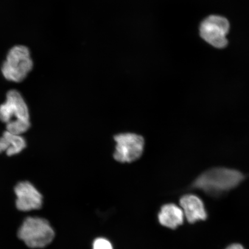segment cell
<instances>
[{"label": "cell", "instance_id": "6da1fadb", "mask_svg": "<svg viewBox=\"0 0 249 249\" xmlns=\"http://www.w3.org/2000/svg\"><path fill=\"white\" fill-rule=\"evenodd\" d=\"M244 179V176L239 171L213 168L198 176L192 186L211 197H218L235 188Z\"/></svg>", "mask_w": 249, "mask_h": 249}, {"label": "cell", "instance_id": "7a4b0ae2", "mask_svg": "<svg viewBox=\"0 0 249 249\" xmlns=\"http://www.w3.org/2000/svg\"><path fill=\"white\" fill-rule=\"evenodd\" d=\"M18 235L28 247L43 248L53 241L55 232L46 219L29 217L18 229Z\"/></svg>", "mask_w": 249, "mask_h": 249}, {"label": "cell", "instance_id": "3957f363", "mask_svg": "<svg viewBox=\"0 0 249 249\" xmlns=\"http://www.w3.org/2000/svg\"><path fill=\"white\" fill-rule=\"evenodd\" d=\"M33 67L29 49L24 46H16L8 52L1 71L6 79L18 83L22 82Z\"/></svg>", "mask_w": 249, "mask_h": 249}, {"label": "cell", "instance_id": "277c9868", "mask_svg": "<svg viewBox=\"0 0 249 249\" xmlns=\"http://www.w3.org/2000/svg\"><path fill=\"white\" fill-rule=\"evenodd\" d=\"M113 158L121 163H130L137 161L144 152L145 140L142 135L134 133H122L114 135Z\"/></svg>", "mask_w": 249, "mask_h": 249}, {"label": "cell", "instance_id": "5b68a950", "mask_svg": "<svg viewBox=\"0 0 249 249\" xmlns=\"http://www.w3.org/2000/svg\"><path fill=\"white\" fill-rule=\"evenodd\" d=\"M230 23L225 17L211 15L202 21L200 26L201 38L212 46L217 49L226 48L230 30Z\"/></svg>", "mask_w": 249, "mask_h": 249}, {"label": "cell", "instance_id": "8992f818", "mask_svg": "<svg viewBox=\"0 0 249 249\" xmlns=\"http://www.w3.org/2000/svg\"><path fill=\"white\" fill-rule=\"evenodd\" d=\"M13 120H30L29 108L22 96L16 90L9 91L4 104L0 106V120L7 124Z\"/></svg>", "mask_w": 249, "mask_h": 249}, {"label": "cell", "instance_id": "52a82bcc", "mask_svg": "<svg viewBox=\"0 0 249 249\" xmlns=\"http://www.w3.org/2000/svg\"><path fill=\"white\" fill-rule=\"evenodd\" d=\"M15 192L17 197L16 205L18 210L26 212L41 208L42 195L30 182L18 183L15 186Z\"/></svg>", "mask_w": 249, "mask_h": 249}, {"label": "cell", "instance_id": "ba28073f", "mask_svg": "<svg viewBox=\"0 0 249 249\" xmlns=\"http://www.w3.org/2000/svg\"><path fill=\"white\" fill-rule=\"evenodd\" d=\"M180 205L188 222L195 223L200 220H205L207 213L203 202L194 195L183 196L180 199Z\"/></svg>", "mask_w": 249, "mask_h": 249}, {"label": "cell", "instance_id": "9c48e42d", "mask_svg": "<svg viewBox=\"0 0 249 249\" xmlns=\"http://www.w3.org/2000/svg\"><path fill=\"white\" fill-rule=\"evenodd\" d=\"M158 219L163 226L176 229L182 225L184 221V213L181 208L176 204H168L161 207Z\"/></svg>", "mask_w": 249, "mask_h": 249}, {"label": "cell", "instance_id": "30bf717a", "mask_svg": "<svg viewBox=\"0 0 249 249\" xmlns=\"http://www.w3.org/2000/svg\"><path fill=\"white\" fill-rule=\"evenodd\" d=\"M26 147V140L21 135L6 131L0 138V153L5 152L9 157L19 154Z\"/></svg>", "mask_w": 249, "mask_h": 249}, {"label": "cell", "instance_id": "8fae6325", "mask_svg": "<svg viewBox=\"0 0 249 249\" xmlns=\"http://www.w3.org/2000/svg\"><path fill=\"white\" fill-rule=\"evenodd\" d=\"M7 124V131L15 135H21L29 129L30 120H12Z\"/></svg>", "mask_w": 249, "mask_h": 249}, {"label": "cell", "instance_id": "7c38bea8", "mask_svg": "<svg viewBox=\"0 0 249 249\" xmlns=\"http://www.w3.org/2000/svg\"><path fill=\"white\" fill-rule=\"evenodd\" d=\"M93 249H113L110 242L105 238H98L93 242Z\"/></svg>", "mask_w": 249, "mask_h": 249}, {"label": "cell", "instance_id": "4fadbf2b", "mask_svg": "<svg viewBox=\"0 0 249 249\" xmlns=\"http://www.w3.org/2000/svg\"><path fill=\"white\" fill-rule=\"evenodd\" d=\"M226 249H245L240 244H234L230 245Z\"/></svg>", "mask_w": 249, "mask_h": 249}]
</instances>
